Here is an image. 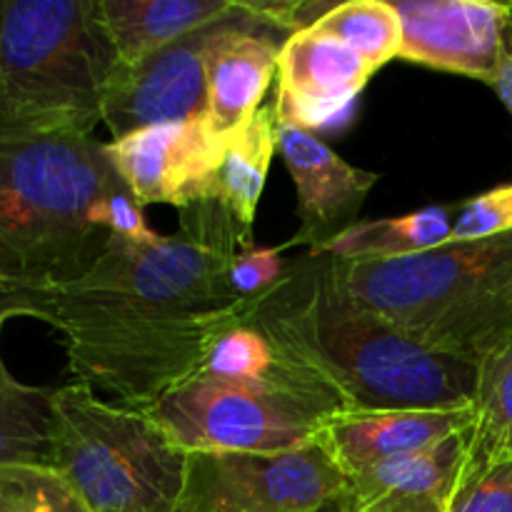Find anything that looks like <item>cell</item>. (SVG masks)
I'll use <instances>...</instances> for the list:
<instances>
[{"instance_id": "1", "label": "cell", "mask_w": 512, "mask_h": 512, "mask_svg": "<svg viewBox=\"0 0 512 512\" xmlns=\"http://www.w3.org/2000/svg\"><path fill=\"white\" fill-rule=\"evenodd\" d=\"M178 215V233L160 243L110 238L78 280L30 293L28 318L63 335L75 380L125 408L145 410L203 373L213 345L248 323L255 305L228 280L253 233L215 200Z\"/></svg>"}, {"instance_id": "2", "label": "cell", "mask_w": 512, "mask_h": 512, "mask_svg": "<svg viewBox=\"0 0 512 512\" xmlns=\"http://www.w3.org/2000/svg\"><path fill=\"white\" fill-rule=\"evenodd\" d=\"M248 323L328 383L348 413L473 405L478 368L425 348L358 303L328 253L290 260L283 280L255 298Z\"/></svg>"}, {"instance_id": "3", "label": "cell", "mask_w": 512, "mask_h": 512, "mask_svg": "<svg viewBox=\"0 0 512 512\" xmlns=\"http://www.w3.org/2000/svg\"><path fill=\"white\" fill-rule=\"evenodd\" d=\"M118 188L93 135L0 125V270L25 285L78 280L110 243L90 210Z\"/></svg>"}, {"instance_id": "4", "label": "cell", "mask_w": 512, "mask_h": 512, "mask_svg": "<svg viewBox=\"0 0 512 512\" xmlns=\"http://www.w3.org/2000/svg\"><path fill=\"white\" fill-rule=\"evenodd\" d=\"M335 275L425 348L475 368L512 340V233L400 260H335Z\"/></svg>"}, {"instance_id": "5", "label": "cell", "mask_w": 512, "mask_h": 512, "mask_svg": "<svg viewBox=\"0 0 512 512\" xmlns=\"http://www.w3.org/2000/svg\"><path fill=\"white\" fill-rule=\"evenodd\" d=\"M115 63L98 0H0V125L90 135Z\"/></svg>"}, {"instance_id": "6", "label": "cell", "mask_w": 512, "mask_h": 512, "mask_svg": "<svg viewBox=\"0 0 512 512\" xmlns=\"http://www.w3.org/2000/svg\"><path fill=\"white\" fill-rule=\"evenodd\" d=\"M50 465L90 512H175L185 478V453L143 410L78 380L55 388Z\"/></svg>"}, {"instance_id": "7", "label": "cell", "mask_w": 512, "mask_h": 512, "mask_svg": "<svg viewBox=\"0 0 512 512\" xmlns=\"http://www.w3.org/2000/svg\"><path fill=\"white\" fill-rule=\"evenodd\" d=\"M183 453H288L345 413L340 395L293 363L265 380L195 375L143 410Z\"/></svg>"}, {"instance_id": "8", "label": "cell", "mask_w": 512, "mask_h": 512, "mask_svg": "<svg viewBox=\"0 0 512 512\" xmlns=\"http://www.w3.org/2000/svg\"><path fill=\"white\" fill-rule=\"evenodd\" d=\"M345 485L318 443L288 453H185L175 512H315Z\"/></svg>"}, {"instance_id": "9", "label": "cell", "mask_w": 512, "mask_h": 512, "mask_svg": "<svg viewBox=\"0 0 512 512\" xmlns=\"http://www.w3.org/2000/svg\"><path fill=\"white\" fill-rule=\"evenodd\" d=\"M233 13L183 35L138 63H115L103 90V123L113 140L163 123L205 118L208 55Z\"/></svg>"}, {"instance_id": "10", "label": "cell", "mask_w": 512, "mask_h": 512, "mask_svg": "<svg viewBox=\"0 0 512 512\" xmlns=\"http://www.w3.org/2000/svg\"><path fill=\"white\" fill-rule=\"evenodd\" d=\"M400 60L468 75L493 88L512 60V3L398 0Z\"/></svg>"}, {"instance_id": "11", "label": "cell", "mask_w": 512, "mask_h": 512, "mask_svg": "<svg viewBox=\"0 0 512 512\" xmlns=\"http://www.w3.org/2000/svg\"><path fill=\"white\" fill-rule=\"evenodd\" d=\"M275 133L278 153L298 188L300 228L285 245H308L310 253H320L358 223L360 208L380 175L350 165L318 135L280 113H275Z\"/></svg>"}, {"instance_id": "12", "label": "cell", "mask_w": 512, "mask_h": 512, "mask_svg": "<svg viewBox=\"0 0 512 512\" xmlns=\"http://www.w3.org/2000/svg\"><path fill=\"white\" fill-rule=\"evenodd\" d=\"M220 140L205 118L135 130L105 145L115 175L138 205L200 203V193L218 155Z\"/></svg>"}, {"instance_id": "13", "label": "cell", "mask_w": 512, "mask_h": 512, "mask_svg": "<svg viewBox=\"0 0 512 512\" xmlns=\"http://www.w3.org/2000/svg\"><path fill=\"white\" fill-rule=\"evenodd\" d=\"M288 35L258 13L253 0H240L238 13L208 55V110L205 123L218 140L240 133L258 115L278 55Z\"/></svg>"}, {"instance_id": "14", "label": "cell", "mask_w": 512, "mask_h": 512, "mask_svg": "<svg viewBox=\"0 0 512 512\" xmlns=\"http://www.w3.org/2000/svg\"><path fill=\"white\" fill-rule=\"evenodd\" d=\"M375 70L355 50L320 30L288 35L278 55L273 108L300 128H323L340 118Z\"/></svg>"}, {"instance_id": "15", "label": "cell", "mask_w": 512, "mask_h": 512, "mask_svg": "<svg viewBox=\"0 0 512 512\" xmlns=\"http://www.w3.org/2000/svg\"><path fill=\"white\" fill-rule=\"evenodd\" d=\"M473 425V408L338 413L325 420L315 443L350 478L388 460L423 453Z\"/></svg>"}, {"instance_id": "16", "label": "cell", "mask_w": 512, "mask_h": 512, "mask_svg": "<svg viewBox=\"0 0 512 512\" xmlns=\"http://www.w3.org/2000/svg\"><path fill=\"white\" fill-rule=\"evenodd\" d=\"M468 430L423 453L350 475L343 512H448L468 450Z\"/></svg>"}, {"instance_id": "17", "label": "cell", "mask_w": 512, "mask_h": 512, "mask_svg": "<svg viewBox=\"0 0 512 512\" xmlns=\"http://www.w3.org/2000/svg\"><path fill=\"white\" fill-rule=\"evenodd\" d=\"M238 0H98L120 63H138L183 35L233 13Z\"/></svg>"}, {"instance_id": "18", "label": "cell", "mask_w": 512, "mask_h": 512, "mask_svg": "<svg viewBox=\"0 0 512 512\" xmlns=\"http://www.w3.org/2000/svg\"><path fill=\"white\" fill-rule=\"evenodd\" d=\"M35 285L0 295V335L3 325L18 315H30ZM53 395L55 388H35L13 378L0 355V465H50L53 455Z\"/></svg>"}, {"instance_id": "19", "label": "cell", "mask_w": 512, "mask_h": 512, "mask_svg": "<svg viewBox=\"0 0 512 512\" xmlns=\"http://www.w3.org/2000/svg\"><path fill=\"white\" fill-rule=\"evenodd\" d=\"M275 150H278V133H275V108L270 103L260 108L240 133L220 140L215 163L200 193V203L215 200L248 233H253V220Z\"/></svg>"}, {"instance_id": "20", "label": "cell", "mask_w": 512, "mask_h": 512, "mask_svg": "<svg viewBox=\"0 0 512 512\" xmlns=\"http://www.w3.org/2000/svg\"><path fill=\"white\" fill-rule=\"evenodd\" d=\"M458 205H430L398 218L358 220L320 253L335 260H400L450 243Z\"/></svg>"}, {"instance_id": "21", "label": "cell", "mask_w": 512, "mask_h": 512, "mask_svg": "<svg viewBox=\"0 0 512 512\" xmlns=\"http://www.w3.org/2000/svg\"><path fill=\"white\" fill-rule=\"evenodd\" d=\"M470 408L473 425L460 478L512 460V340L478 365Z\"/></svg>"}, {"instance_id": "22", "label": "cell", "mask_w": 512, "mask_h": 512, "mask_svg": "<svg viewBox=\"0 0 512 512\" xmlns=\"http://www.w3.org/2000/svg\"><path fill=\"white\" fill-rule=\"evenodd\" d=\"M313 28L348 45L373 70L398 58L400 43H403V25H400L398 10L385 0L338 3Z\"/></svg>"}, {"instance_id": "23", "label": "cell", "mask_w": 512, "mask_h": 512, "mask_svg": "<svg viewBox=\"0 0 512 512\" xmlns=\"http://www.w3.org/2000/svg\"><path fill=\"white\" fill-rule=\"evenodd\" d=\"M0 512H90L68 480L40 463L0 465Z\"/></svg>"}, {"instance_id": "24", "label": "cell", "mask_w": 512, "mask_h": 512, "mask_svg": "<svg viewBox=\"0 0 512 512\" xmlns=\"http://www.w3.org/2000/svg\"><path fill=\"white\" fill-rule=\"evenodd\" d=\"M290 365L293 360L285 358L255 325L245 323L213 345L200 375L220 380H265L285 373Z\"/></svg>"}, {"instance_id": "25", "label": "cell", "mask_w": 512, "mask_h": 512, "mask_svg": "<svg viewBox=\"0 0 512 512\" xmlns=\"http://www.w3.org/2000/svg\"><path fill=\"white\" fill-rule=\"evenodd\" d=\"M512 233V180L458 205L450 243H473Z\"/></svg>"}, {"instance_id": "26", "label": "cell", "mask_w": 512, "mask_h": 512, "mask_svg": "<svg viewBox=\"0 0 512 512\" xmlns=\"http://www.w3.org/2000/svg\"><path fill=\"white\" fill-rule=\"evenodd\" d=\"M285 250H288V245H280V248H258L255 240L253 243L240 245V250L235 253L228 270V280L235 293L248 300L270 293L283 280L285 270H288L290 260L283 258Z\"/></svg>"}, {"instance_id": "27", "label": "cell", "mask_w": 512, "mask_h": 512, "mask_svg": "<svg viewBox=\"0 0 512 512\" xmlns=\"http://www.w3.org/2000/svg\"><path fill=\"white\" fill-rule=\"evenodd\" d=\"M90 220H93L95 228L105 230L110 238H120L125 243L155 245L163 240V235L150 230L143 205H138V200L130 195L125 185L100 198L90 210Z\"/></svg>"}, {"instance_id": "28", "label": "cell", "mask_w": 512, "mask_h": 512, "mask_svg": "<svg viewBox=\"0 0 512 512\" xmlns=\"http://www.w3.org/2000/svg\"><path fill=\"white\" fill-rule=\"evenodd\" d=\"M448 512H512V460L460 478Z\"/></svg>"}, {"instance_id": "29", "label": "cell", "mask_w": 512, "mask_h": 512, "mask_svg": "<svg viewBox=\"0 0 512 512\" xmlns=\"http://www.w3.org/2000/svg\"><path fill=\"white\" fill-rule=\"evenodd\" d=\"M493 90L498 93V98L503 100V105L508 108V113L512 115V60L505 65V70L500 73V78L493 83Z\"/></svg>"}, {"instance_id": "30", "label": "cell", "mask_w": 512, "mask_h": 512, "mask_svg": "<svg viewBox=\"0 0 512 512\" xmlns=\"http://www.w3.org/2000/svg\"><path fill=\"white\" fill-rule=\"evenodd\" d=\"M23 288H30V285L20 283V280L10 278V275H5L3 270H0V295H3V293H15V290H23Z\"/></svg>"}, {"instance_id": "31", "label": "cell", "mask_w": 512, "mask_h": 512, "mask_svg": "<svg viewBox=\"0 0 512 512\" xmlns=\"http://www.w3.org/2000/svg\"><path fill=\"white\" fill-rule=\"evenodd\" d=\"M315 512H343V495H340V498H335V500H330V503H325L323 508L315 510Z\"/></svg>"}]
</instances>
